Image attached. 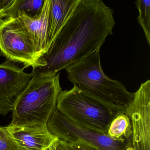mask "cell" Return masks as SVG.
Wrapping results in <instances>:
<instances>
[{"label":"cell","instance_id":"7","mask_svg":"<svg viewBox=\"0 0 150 150\" xmlns=\"http://www.w3.org/2000/svg\"><path fill=\"white\" fill-rule=\"evenodd\" d=\"M133 93L125 113L131 123L132 146L134 150H150V80Z\"/></svg>","mask_w":150,"mask_h":150},{"label":"cell","instance_id":"13","mask_svg":"<svg viewBox=\"0 0 150 150\" xmlns=\"http://www.w3.org/2000/svg\"><path fill=\"white\" fill-rule=\"evenodd\" d=\"M107 135L117 141L132 140V128L129 116L125 113L117 114L111 122Z\"/></svg>","mask_w":150,"mask_h":150},{"label":"cell","instance_id":"16","mask_svg":"<svg viewBox=\"0 0 150 150\" xmlns=\"http://www.w3.org/2000/svg\"><path fill=\"white\" fill-rule=\"evenodd\" d=\"M66 143L71 150H99L94 146L81 142Z\"/></svg>","mask_w":150,"mask_h":150},{"label":"cell","instance_id":"2","mask_svg":"<svg viewBox=\"0 0 150 150\" xmlns=\"http://www.w3.org/2000/svg\"><path fill=\"white\" fill-rule=\"evenodd\" d=\"M100 50L65 68L67 79L84 93L99 100L117 113H125L133 93L120 81L107 77L100 63Z\"/></svg>","mask_w":150,"mask_h":150},{"label":"cell","instance_id":"4","mask_svg":"<svg viewBox=\"0 0 150 150\" xmlns=\"http://www.w3.org/2000/svg\"><path fill=\"white\" fill-rule=\"evenodd\" d=\"M57 109L78 125L106 135L111 122L118 114L75 86L70 90L60 92Z\"/></svg>","mask_w":150,"mask_h":150},{"label":"cell","instance_id":"6","mask_svg":"<svg viewBox=\"0 0 150 150\" xmlns=\"http://www.w3.org/2000/svg\"><path fill=\"white\" fill-rule=\"evenodd\" d=\"M47 127L52 135L67 143L81 142L99 150H125L132 146V140L117 141L108 135L78 125L67 119L57 109L48 121Z\"/></svg>","mask_w":150,"mask_h":150},{"label":"cell","instance_id":"12","mask_svg":"<svg viewBox=\"0 0 150 150\" xmlns=\"http://www.w3.org/2000/svg\"><path fill=\"white\" fill-rule=\"evenodd\" d=\"M44 2L42 0H8L3 16L6 19L23 11L31 17L36 16L41 12Z\"/></svg>","mask_w":150,"mask_h":150},{"label":"cell","instance_id":"14","mask_svg":"<svg viewBox=\"0 0 150 150\" xmlns=\"http://www.w3.org/2000/svg\"><path fill=\"white\" fill-rule=\"evenodd\" d=\"M135 4L139 12L137 20L144 30L147 43L150 45V1L139 0L135 1Z\"/></svg>","mask_w":150,"mask_h":150},{"label":"cell","instance_id":"10","mask_svg":"<svg viewBox=\"0 0 150 150\" xmlns=\"http://www.w3.org/2000/svg\"><path fill=\"white\" fill-rule=\"evenodd\" d=\"M7 129L18 150H46L58 139L47 125L7 126Z\"/></svg>","mask_w":150,"mask_h":150},{"label":"cell","instance_id":"11","mask_svg":"<svg viewBox=\"0 0 150 150\" xmlns=\"http://www.w3.org/2000/svg\"><path fill=\"white\" fill-rule=\"evenodd\" d=\"M80 0H50L46 50L68 21Z\"/></svg>","mask_w":150,"mask_h":150},{"label":"cell","instance_id":"3","mask_svg":"<svg viewBox=\"0 0 150 150\" xmlns=\"http://www.w3.org/2000/svg\"><path fill=\"white\" fill-rule=\"evenodd\" d=\"M31 73L30 82L14 107L13 119L8 127L47 125L57 109L58 97L62 91L59 73Z\"/></svg>","mask_w":150,"mask_h":150},{"label":"cell","instance_id":"8","mask_svg":"<svg viewBox=\"0 0 150 150\" xmlns=\"http://www.w3.org/2000/svg\"><path fill=\"white\" fill-rule=\"evenodd\" d=\"M14 63L6 60L0 64V115L6 116L13 111L20 96L32 79Z\"/></svg>","mask_w":150,"mask_h":150},{"label":"cell","instance_id":"9","mask_svg":"<svg viewBox=\"0 0 150 150\" xmlns=\"http://www.w3.org/2000/svg\"><path fill=\"white\" fill-rule=\"evenodd\" d=\"M50 7V0H45L41 12L36 16L31 17L23 11H18L13 16L17 18L23 27L37 53L42 59L47 51Z\"/></svg>","mask_w":150,"mask_h":150},{"label":"cell","instance_id":"1","mask_svg":"<svg viewBox=\"0 0 150 150\" xmlns=\"http://www.w3.org/2000/svg\"><path fill=\"white\" fill-rule=\"evenodd\" d=\"M113 9L102 0H80L68 21L43 56L45 66L32 73L55 75L100 50L115 24Z\"/></svg>","mask_w":150,"mask_h":150},{"label":"cell","instance_id":"17","mask_svg":"<svg viewBox=\"0 0 150 150\" xmlns=\"http://www.w3.org/2000/svg\"><path fill=\"white\" fill-rule=\"evenodd\" d=\"M50 150H71L67 144L61 139H57L50 147Z\"/></svg>","mask_w":150,"mask_h":150},{"label":"cell","instance_id":"15","mask_svg":"<svg viewBox=\"0 0 150 150\" xmlns=\"http://www.w3.org/2000/svg\"><path fill=\"white\" fill-rule=\"evenodd\" d=\"M0 150H18L7 127L0 126Z\"/></svg>","mask_w":150,"mask_h":150},{"label":"cell","instance_id":"19","mask_svg":"<svg viewBox=\"0 0 150 150\" xmlns=\"http://www.w3.org/2000/svg\"><path fill=\"white\" fill-rule=\"evenodd\" d=\"M125 150H134V149H133V147H132V146H129V147H128V148L126 149Z\"/></svg>","mask_w":150,"mask_h":150},{"label":"cell","instance_id":"5","mask_svg":"<svg viewBox=\"0 0 150 150\" xmlns=\"http://www.w3.org/2000/svg\"><path fill=\"white\" fill-rule=\"evenodd\" d=\"M0 52L7 60L23 64L33 69L45 66L38 56L27 32L15 16L0 24Z\"/></svg>","mask_w":150,"mask_h":150},{"label":"cell","instance_id":"18","mask_svg":"<svg viewBox=\"0 0 150 150\" xmlns=\"http://www.w3.org/2000/svg\"><path fill=\"white\" fill-rule=\"evenodd\" d=\"M4 7H5V1L0 0V24L5 20L3 15Z\"/></svg>","mask_w":150,"mask_h":150}]
</instances>
